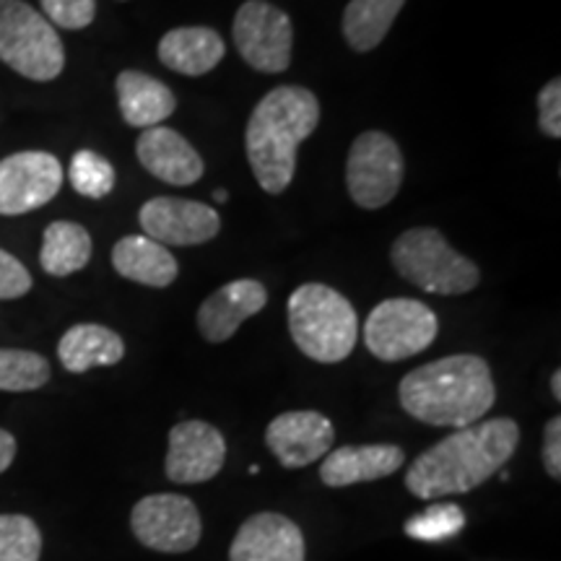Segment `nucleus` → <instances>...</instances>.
I'll return each mask as SVG.
<instances>
[{"instance_id": "nucleus-1", "label": "nucleus", "mask_w": 561, "mask_h": 561, "mask_svg": "<svg viewBox=\"0 0 561 561\" xmlns=\"http://www.w3.org/2000/svg\"><path fill=\"white\" fill-rule=\"evenodd\" d=\"M520 445V426L507 416L455 430L424 450L405 471V489L419 500L468 494L507 466Z\"/></svg>"}, {"instance_id": "nucleus-2", "label": "nucleus", "mask_w": 561, "mask_h": 561, "mask_svg": "<svg viewBox=\"0 0 561 561\" xmlns=\"http://www.w3.org/2000/svg\"><path fill=\"white\" fill-rule=\"evenodd\" d=\"M398 401L421 424L466 430L491 411L496 388L486 359L453 354L409 371L398 385Z\"/></svg>"}, {"instance_id": "nucleus-3", "label": "nucleus", "mask_w": 561, "mask_h": 561, "mask_svg": "<svg viewBox=\"0 0 561 561\" xmlns=\"http://www.w3.org/2000/svg\"><path fill=\"white\" fill-rule=\"evenodd\" d=\"M320 123V102L310 89L284 83L252 110L244 130L250 170L265 193L280 195L297 172V149Z\"/></svg>"}, {"instance_id": "nucleus-4", "label": "nucleus", "mask_w": 561, "mask_h": 561, "mask_svg": "<svg viewBox=\"0 0 561 561\" xmlns=\"http://www.w3.org/2000/svg\"><path fill=\"white\" fill-rule=\"evenodd\" d=\"M289 333L312 362L339 364L359 341V314L333 286L301 284L289 297Z\"/></svg>"}, {"instance_id": "nucleus-5", "label": "nucleus", "mask_w": 561, "mask_h": 561, "mask_svg": "<svg viewBox=\"0 0 561 561\" xmlns=\"http://www.w3.org/2000/svg\"><path fill=\"white\" fill-rule=\"evenodd\" d=\"M390 263L409 284L439 297H460L481 284L479 265L453 250L447 237L432 227L403 231L392 242Z\"/></svg>"}, {"instance_id": "nucleus-6", "label": "nucleus", "mask_w": 561, "mask_h": 561, "mask_svg": "<svg viewBox=\"0 0 561 561\" xmlns=\"http://www.w3.org/2000/svg\"><path fill=\"white\" fill-rule=\"evenodd\" d=\"M0 60L30 81H55L66 47L55 26L24 0H0Z\"/></svg>"}, {"instance_id": "nucleus-7", "label": "nucleus", "mask_w": 561, "mask_h": 561, "mask_svg": "<svg viewBox=\"0 0 561 561\" xmlns=\"http://www.w3.org/2000/svg\"><path fill=\"white\" fill-rule=\"evenodd\" d=\"M439 335V320L419 299H385L364 322V346L380 362H403L421 354Z\"/></svg>"}, {"instance_id": "nucleus-8", "label": "nucleus", "mask_w": 561, "mask_h": 561, "mask_svg": "<svg viewBox=\"0 0 561 561\" xmlns=\"http://www.w3.org/2000/svg\"><path fill=\"white\" fill-rule=\"evenodd\" d=\"M403 151L382 130H367L356 136L348 149L346 187L359 208L377 210L396 198L403 185Z\"/></svg>"}, {"instance_id": "nucleus-9", "label": "nucleus", "mask_w": 561, "mask_h": 561, "mask_svg": "<svg viewBox=\"0 0 561 561\" xmlns=\"http://www.w3.org/2000/svg\"><path fill=\"white\" fill-rule=\"evenodd\" d=\"M231 39L242 60L257 73H284L291 66L294 24L268 0H248L231 21Z\"/></svg>"}, {"instance_id": "nucleus-10", "label": "nucleus", "mask_w": 561, "mask_h": 561, "mask_svg": "<svg viewBox=\"0 0 561 561\" xmlns=\"http://www.w3.org/2000/svg\"><path fill=\"white\" fill-rule=\"evenodd\" d=\"M130 530L140 546L159 553H187L201 543L203 520L182 494H149L130 512Z\"/></svg>"}, {"instance_id": "nucleus-11", "label": "nucleus", "mask_w": 561, "mask_h": 561, "mask_svg": "<svg viewBox=\"0 0 561 561\" xmlns=\"http://www.w3.org/2000/svg\"><path fill=\"white\" fill-rule=\"evenodd\" d=\"M62 187L55 153L19 151L0 159V216H24L47 206Z\"/></svg>"}, {"instance_id": "nucleus-12", "label": "nucleus", "mask_w": 561, "mask_h": 561, "mask_svg": "<svg viewBox=\"0 0 561 561\" xmlns=\"http://www.w3.org/2000/svg\"><path fill=\"white\" fill-rule=\"evenodd\" d=\"M138 221L144 234L159 244L172 248H193L206 244L219 237L221 216L219 210L191 198H159L146 201L138 210Z\"/></svg>"}, {"instance_id": "nucleus-13", "label": "nucleus", "mask_w": 561, "mask_h": 561, "mask_svg": "<svg viewBox=\"0 0 561 561\" xmlns=\"http://www.w3.org/2000/svg\"><path fill=\"white\" fill-rule=\"evenodd\" d=\"M227 462V439L214 424L201 419L180 421L170 430L164 473L174 483H206Z\"/></svg>"}, {"instance_id": "nucleus-14", "label": "nucleus", "mask_w": 561, "mask_h": 561, "mask_svg": "<svg viewBox=\"0 0 561 561\" xmlns=\"http://www.w3.org/2000/svg\"><path fill=\"white\" fill-rule=\"evenodd\" d=\"M335 426L320 411H286L265 430V445L280 466L297 471L333 450Z\"/></svg>"}, {"instance_id": "nucleus-15", "label": "nucleus", "mask_w": 561, "mask_h": 561, "mask_svg": "<svg viewBox=\"0 0 561 561\" xmlns=\"http://www.w3.org/2000/svg\"><path fill=\"white\" fill-rule=\"evenodd\" d=\"M305 533L280 512H257L237 530L229 561H305Z\"/></svg>"}, {"instance_id": "nucleus-16", "label": "nucleus", "mask_w": 561, "mask_h": 561, "mask_svg": "<svg viewBox=\"0 0 561 561\" xmlns=\"http://www.w3.org/2000/svg\"><path fill=\"white\" fill-rule=\"evenodd\" d=\"M268 305V291L261 280L237 278L216 289L198 307V333L208 343H224L240 331L244 320L263 312Z\"/></svg>"}, {"instance_id": "nucleus-17", "label": "nucleus", "mask_w": 561, "mask_h": 561, "mask_svg": "<svg viewBox=\"0 0 561 561\" xmlns=\"http://www.w3.org/2000/svg\"><path fill=\"white\" fill-rule=\"evenodd\" d=\"M136 157L144 170L153 178L167 182V185L187 187L198 182L206 172L201 153L193 149V144L178 130L164 128H146L136 140Z\"/></svg>"}, {"instance_id": "nucleus-18", "label": "nucleus", "mask_w": 561, "mask_h": 561, "mask_svg": "<svg viewBox=\"0 0 561 561\" xmlns=\"http://www.w3.org/2000/svg\"><path fill=\"white\" fill-rule=\"evenodd\" d=\"M405 453L398 445H346L322 458L320 481L331 489L388 479L401 471Z\"/></svg>"}, {"instance_id": "nucleus-19", "label": "nucleus", "mask_w": 561, "mask_h": 561, "mask_svg": "<svg viewBox=\"0 0 561 561\" xmlns=\"http://www.w3.org/2000/svg\"><path fill=\"white\" fill-rule=\"evenodd\" d=\"M117 107L130 128H157L178 110V96L164 81L144 70H123L115 81Z\"/></svg>"}, {"instance_id": "nucleus-20", "label": "nucleus", "mask_w": 561, "mask_h": 561, "mask_svg": "<svg viewBox=\"0 0 561 561\" xmlns=\"http://www.w3.org/2000/svg\"><path fill=\"white\" fill-rule=\"evenodd\" d=\"M227 55L221 34L210 26H178L159 42V60L180 76H206Z\"/></svg>"}, {"instance_id": "nucleus-21", "label": "nucleus", "mask_w": 561, "mask_h": 561, "mask_svg": "<svg viewBox=\"0 0 561 561\" xmlns=\"http://www.w3.org/2000/svg\"><path fill=\"white\" fill-rule=\"evenodd\" d=\"M112 265L123 278L151 289H167L180 276V263L174 261L172 252L146 234H130L115 242Z\"/></svg>"}, {"instance_id": "nucleus-22", "label": "nucleus", "mask_w": 561, "mask_h": 561, "mask_svg": "<svg viewBox=\"0 0 561 561\" xmlns=\"http://www.w3.org/2000/svg\"><path fill=\"white\" fill-rule=\"evenodd\" d=\"M125 356V341L107 325L79 322L68 328L58 343V359L70 375H83L94 367H115Z\"/></svg>"}, {"instance_id": "nucleus-23", "label": "nucleus", "mask_w": 561, "mask_h": 561, "mask_svg": "<svg viewBox=\"0 0 561 561\" xmlns=\"http://www.w3.org/2000/svg\"><path fill=\"white\" fill-rule=\"evenodd\" d=\"M91 234L76 221H53L45 229L39 250V265L47 276L66 278L83 271L91 261Z\"/></svg>"}, {"instance_id": "nucleus-24", "label": "nucleus", "mask_w": 561, "mask_h": 561, "mask_svg": "<svg viewBox=\"0 0 561 561\" xmlns=\"http://www.w3.org/2000/svg\"><path fill=\"white\" fill-rule=\"evenodd\" d=\"M405 0H351L343 9V39L354 53H371L388 37Z\"/></svg>"}, {"instance_id": "nucleus-25", "label": "nucleus", "mask_w": 561, "mask_h": 561, "mask_svg": "<svg viewBox=\"0 0 561 561\" xmlns=\"http://www.w3.org/2000/svg\"><path fill=\"white\" fill-rule=\"evenodd\" d=\"M50 362L37 351L0 348V390L32 392L50 382Z\"/></svg>"}, {"instance_id": "nucleus-26", "label": "nucleus", "mask_w": 561, "mask_h": 561, "mask_svg": "<svg viewBox=\"0 0 561 561\" xmlns=\"http://www.w3.org/2000/svg\"><path fill=\"white\" fill-rule=\"evenodd\" d=\"M68 180L73 185V191L83 195V198L102 201L115 191V167L110 164V159H104L102 153L81 149L70 159Z\"/></svg>"}, {"instance_id": "nucleus-27", "label": "nucleus", "mask_w": 561, "mask_h": 561, "mask_svg": "<svg viewBox=\"0 0 561 561\" xmlns=\"http://www.w3.org/2000/svg\"><path fill=\"white\" fill-rule=\"evenodd\" d=\"M462 528H466V512L453 502L432 504L403 525L405 536L413 541H445V538L458 536Z\"/></svg>"}, {"instance_id": "nucleus-28", "label": "nucleus", "mask_w": 561, "mask_h": 561, "mask_svg": "<svg viewBox=\"0 0 561 561\" xmlns=\"http://www.w3.org/2000/svg\"><path fill=\"white\" fill-rule=\"evenodd\" d=\"M42 530L26 515H0V561H39Z\"/></svg>"}, {"instance_id": "nucleus-29", "label": "nucleus", "mask_w": 561, "mask_h": 561, "mask_svg": "<svg viewBox=\"0 0 561 561\" xmlns=\"http://www.w3.org/2000/svg\"><path fill=\"white\" fill-rule=\"evenodd\" d=\"M42 16L60 30L79 32L94 24L96 19V0H39Z\"/></svg>"}, {"instance_id": "nucleus-30", "label": "nucleus", "mask_w": 561, "mask_h": 561, "mask_svg": "<svg viewBox=\"0 0 561 561\" xmlns=\"http://www.w3.org/2000/svg\"><path fill=\"white\" fill-rule=\"evenodd\" d=\"M34 280L26 265L13 257L11 252L0 250V301L26 297L32 291Z\"/></svg>"}, {"instance_id": "nucleus-31", "label": "nucleus", "mask_w": 561, "mask_h": 561, "mask_svg": "<svg viewBox=\"0 0 561 561\" xmlns=\"http://www.w3.org/2000/svg\"><path fill=\"white\" fill-rule=\"evenodd\" d=\"M538 128L543 136L561 138V79H551L538 94Z\"/></svg>"}, {"instance_id": "nucleus-32", "label": "nucleus", "mask_w": 561, "mask_h": 561, "mask_svg": "<svg viewBox=\"0 0 561 561\" xmlns=\"http://www.w3.org/2000/svg\"><path fill=\"white\" fill-rule=\"evenodd\" d=\"M543 468L553 481H561V419L553 416L543 426Z\"/></svg>"}, {"instance_id": "nucleus-33", "label": "nucleus", "mask_w": 561, "mask_h": 561, "mask_svg": "<svg viewBox=\"0 0 561 561\" xmlns=\"http://www.w3.org/2000/svg\"><path fill=\"white\" fill-rule=\"evenodd\" d=\"M13 458H16V437L11 432L0 430V476L9 471Z\"/></svg>"}, {"instance_id": "nucleus-34", "label": "nucleus", "mask_w": 561, "mask_h": 561, "mask_svg": "<svg viewBox=\"0 0 561 561\" xmlns=\"http://www.w3.org/2000/svg\"><path fill=\"white\" fill-rule=\"evenodd\" d=\"M551 392H553V398H557V401H561V369H557L551 375Z\"/></svg>"}, {"instance_id": "nucleus-35", "label": "nucleus", "mask_w": 561, "mask_h": 561, "mask_svg": "<svg viewBox=\"0 0 561 561\" xmlns=\"http://www.w3.org/2000/svg\"><path fill=\"white\" fill-rule=\"evenodd\" d=\"M227 198H229V193H227V191H214V201L227 203Z\"/></svg>"}]
</instances>
